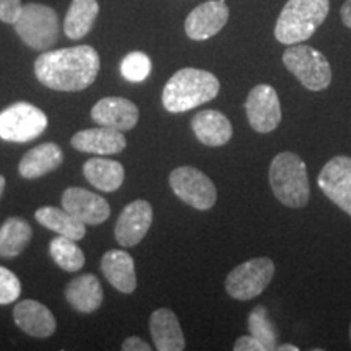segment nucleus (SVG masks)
I'll list each match as a JSON object with an SVG mask.
<instances>
[{"instance_id": "nucleus-1", "label": "nucleus", "mask_w": 351, "mask_h": 351, "mask_svg": "<svg viewBox=\"0 0 351 351\" xmlns=\"http://www.w3.org/2000/svg\"><path fill=\"white\" fill-rule=\"evenodd\" d=\"M99 67V54L95 47L85 44L43 52L34 62V73L51 90L82 91L93 85Z\"/></svg>"}, {"instance_id": "nucleus-2", "label": "nucleus", "mask_w": 351, "mask_h": 351, "mask_svg": "<svg viewBox=\"0 0 351 351\" xmlns=\"http://www.w3.org/2000/svg\"><path fill=\"white\" fill-rule=\"evenodd\" d=\"M219 80L200 69H181L163 88V106L169 112H187L217 98Z\"/></svg>"}, {"instance_id": "nucleus-3", "label": "nucleus", "mask_w": 351, "mask_h": 351, "mask_svg": "<svg viewBox=\"0 0 351 351\" xmlns=\"http://www.w3.org/2000/svg\"><path fill=\"white\" fill-rule=\"evenodd\" d=\"M330 0H288L275 25L276 41L291 46L309 39L324 23Z\"/></svg>"}, {"instance_id": "nucleus-4", "label": "nucleus", "mask_w": 351, "mask_h": 351, "mask_svg": "<svg viewBox=\"0 0 351 351\" xmlns=\"http://www.w3.org/2000/svg\"><path fill=\"white\" fill-rule=\"evenodd\" d=\"M270 187L285 207L302 208L309 202L311 187L306 163L293 152L278 153L270 163Z\"/></svg>"}, {"instance_id": "nucleus-5", "label": "nucleus", "mask_w": 351, "mask_h": 351, "mask_svg": "<svg viewBox=\"0 0 351 351\" xmlns=\"http://www.w3.org/2000/svg\"><path fill=\"white\" fill-rule=\"evenodd\" d=\"M13 26L21 41L34 51H49L59 39V16L54 8L43 3L23 5Z\"/></svg>"}, {"instance_id": "nucleus-6", "label": "nucleus", "mask_w": 351, "mask_h": 351, "mask_svg": "<svg viewBox=\"0 0 351 351\" xmlns=\"http://www.w3.org/2000/svg\"><path fill=\"white\" fill-rule=\"evenodd\" d=\"M283 64L307 90L322 91L330 85V64L327 57L314 47L306 44H291L283 52Z\"/></svg>"}, {"instance_id": "nucleus-7", "label": "nucleus", "mask_w": 351, "mask_h": 351, "mask_svg": "<svg viewBox=\"0 0 351 351\" xmlns=\"http://www.w3.org/2000/svg\"><path fill=\"white\" fill-rule=\"evenodd\" d=\"M275 275L274 261L269 257H256L234 267L226 276L228 295L238 301H251L269 287Z\"/></svg>"}, {"instance_id": "nucleus-8", "label": "nucleus", "mask_w": 351, "mask_h": 351, "mask_svg": "<svg viewBox=\"0 0 351 351\" xmlns=\"http://www.w3.org/2000/svg\"><path fill=\"white\" fill-rule=\"evenodd\" d=\"M46 127V114L29 103H15L0 112V138L5 142H32Z\"/></svg>"}, {"instance_id": "nucleus-9", "label": "nucleus", "mask_w": 351, "mask_h": 351, "mask_svg": "<svg viewBox=\"0 0 351 351\" xmlns=\"http://www.w3.org/2000/svg\"><path fill=\"white\" fill-rule=\"evenodd\" d=\"M169 186L178 199L200 212L212 208L218 197L212 179L194 166L176 168L169 174Z\"/></svg>"}, {"instance_id": "nucleus-10", "label": "nucleus", "mask_w": 351, "mask_h": 351, "mask_svg": "<svg viewBox=\"0 0 351 351\" xmlns=\"http://www.w3.org/2000/svg\"><path fill=\"white\" fill-rule=\"evenodd\" d=\"M247 121L258 134H270L282 122V106L275 88L265 83L254 86L244 104Z\"/></svg>"}, {"instance_id": "nucleus-11", "label": "nucleus", "mask_w": 351, "mask_h": 351, "mask_svg": "<svg viewBox=\"0 0 351 351\" xmlns=\"http://www.w3.org/2000/svg\"><path fill=\"white\" fill-rule=\"evenodd\" d=\"M317 186L337 207L351 217V158L335 156L324 165Z\"/></svg>"}, {"instance_id": "nucleus-12", "label": "nucleus", "mask_w": 351, "mask_h": 351, "mask_svg": "<svg viewBox=\"0 0 351 351\" xmlns=\"http://www.w3.org/2000/svg\"><path fill=\"white\" fill-rule=\"evenodd\" d=\"M228 19L230 8L226 0H208L189 13L184 28L187 36L194 41H207L225 28Z\"/></svg>"}, {"instance_id": "nucleus-13", "label": "nucleus", "mask_w": 351, "mask_h": 351, "mask_svg": "<svg viewBox=\"0 0 351 351\" xmlns=\"http://www.w3.org/2000/svg\"><path fill=\"white\" fill-rule=\"evenodd\" d=\"M153 221V208L147 200H135L122 210L114 234L122 247H134L147 236Z\"/></svg>"}, {"instance_id": "nucleus-14", "label": "nucleus", "mask_w": 351, "mask_h": 351, "mask_svg": "<svg viewBox=\"0 0 351 351\" xmlns=\"http://www.w3.org/2000/svg\"><path fill=\"white\" fill-rule=\"evenodd\" d=\"M62 207L85 225H101L111 215V207L103 197L82 187H69L64 192Z\"/></svg>"}, {"instance_id": "nucleus-15", "label": "nucleus", "mask_w": 351, "mask_h": 351, "mask_svg": "<svg viewBox=\"0 0 351 351\" xmlns=\"http://www.w3.org/2000/svg\"><path fill=\"white\" fill-rule=\"evenodd\" d=\"M138 108L130 99L121 96L103 98L91 109V119L96 124L121 132L132 130L138 122Z\"/></svg>"}, {"instance_id": "nucleus-16", "label": "nucleus", "mask_w": 351, "mask_h": 351, "mask_svg": "<svg viewBox=\"0 0 351 351\" xmlns=\"http://www.w3.org/2000/svg\"><path fill=\"white\" fill-rule=\"evenodd\" d=\"M72 147L78 152L93 155H116L127 147V140L121 130L109 127H96L77 132L70 140Z\"/></svg>"}, {"instance_id": "nucleus-17", "label": "nucleus", "mask_w": 351, "mask_h": 351, "mask_svg": "<svg viewBox=\"0 0 351 351\" xmlns=\"http://www.w3.org/2000/svg\"><path fill=\"white\" fill-rule=\"evenodd\" d=\"M13 319L21 330L36 339H47L56 332V319L46 306L33 300L19 302L13 309Z\"/></svg>"}, {"instance_id": "nucleus-18", "label": "nucleus", "mask_w": 351, "mask_h": 351, "mask_svg": "<svg viewBox=\"0 0 351 351\" xmlns=\"http://www.w3.org/2000/svg\"><path fill=\"white\" fill-rule=\"evenodd\" d=\"M150 332L158 351H182L186 348L181 324L171 309L161 307L152 314Z\"/></svg>"}, {"instance_id": "nucleus-19", "label": "nucleus", "mask_w": 351, "mask_h": 351, "mask_svg": "<svg viewBox=\"0 0 351 351\" xmlns=\"http://www.w3.org/2000/svg\"><path fill=\"white\" fill-rule=\"evenodd\" d=\"M192 130L200 143L207 147H223L232 137V125L228 117L217 109L197 112L192 119Z\"/></svg>"}, {"instance_id": "nucleus-20", "label": "nucleus", "mask_w": 351, "mask_h": 351, "mask_svg": "<svg viewBox=\"0 0 351 351\" xmlns=\"http://www.w3.org/2000/svg\"><path fill=\"white\" fill-rule=\"evenodd\" d=\"M101 269L104 276L114 288L121 293H134L137 288V275H135V263L130 254L119 249H112L104 254L101 261Z\"/></svg>"}, {"instance_id": "nucleus-21", "label": "nucleus", "mask_w": 351, "mask_h": 351, "mask_svg": "<svg viewBox=\"0 0 351 351\" xmlns=\"http://www.w3.org/2000/svg\"><path fill=\"white\" fill-rule=\"evenodd\" d=\"M64 163V153L59 145L41 143L21 158L19 171L26 179H36L51 173Z\"/></svg>"}, {"instance_id": "nucleus-22", "label": "nucleus", "mask_w": 351, "mask_h": 351, "mask_svg": "<svg viewBox=\"0 0 351 351\" xmlns=\"http://www.w3.org/2000/svg\"><path fill=\"white\" fill-rule=\"evenodd\" d=\"M65 298L78 313L91 314L103 304V288L95 275H80L67 285Z\"/></svg>"}, {"instance_id": "nucleus-23", "label": "nucleus", "mask_w": 351, "mask_h": 351, "mask_svg": "<svg viewBox=\"0 0 351 351\" xmlns=\"http://www.w3.org/2000/svg\"><path fill=\"white\" fill-rule=\"evenodd\" d=\"M83 174L91 186L103 192H114L122 186L125 178L124 166L119 161L106 158H91L83 166Z\"/></svg>"}, {"instance_id": "nucleus-24", "label": "nucleus", "mask_w": 351, "mask_h": 351, "mask_svg": "<svg viewBox=\"0 0 351 351\" xmlns=\"http://www.w3.org/2000/svg\"><path fill=\"white\" fill-rule=\"evenodd\" d=\"M38 223H41L44 228L57 232L59 236H65L73 241H80L85 238L86 234V225L80 221L72 213H69L64 208L56 207H43L36 210L34 213Z\"/></svg>"}, {"instance_id": "nucleus-25", "label": "nucleus", "mask_w": 351, "mask_h": 351, "mask_svg": "<svg viewBox=\"0 0 351 351\" xmlns=\"http://www.w3.org/2000/svg\"><path fill=\"white\" fill-rule=\"evenodd\" d=\"M99 13L98 0H72L64 21V32L70 39H82L93 28Z\"/></svg>"}, {"instance_id": "nucleus-26", "label": "nucleus", "mask_w": 351, "mask_h": 351, "mask_svg": "<svg viewBox=\"0 0 351 351\" xmlns=\"http://www.w3.org/2000/svg\"><path fill=\"white\" fill-rule=\"evenodd\" d=\"M33 238V230L25 219L12 217L0 228V257L20 256Z\"/></svg>"}, {"instance_id": "nucleus-27", "label": "nucleus", "mask_w": 351, "mask_h": 351, "mask_svg": "<svg viewBox=\"0 0 351 351\" xmlns=\"http://www.w3.org/2000/svg\"><path fill=\"white\" fill-rule=\"evenodd\" d=\"M49 254L54 262L65 271H78L85 265V254L73 239L57 236L51 241Z\"/></svg>"}, {"instance_id": "nucleus-28", "label": "nucleus", "mask_w": 351, "mask_h": 351, "mask_svg": "<svg viewBox=\"0 0 351 351\" xmlns=\"http://www.w3.org/2000/svg\"><path fill=\"white\" fill-rule=\"evenodd\" d=\"M247 328L252 337H256V339H258L265 345L267 351L276 348V345H278V333H276L275 324L271 322L269 311L265 307H254L251 314H249Z\"/></svg>"}, {"instance_id": "nucleus-29", "label": "nucleus", "mask_w": 351, "mask_h": 351, "mask_svg": "<svg viewBox=\"0 0 351 351\" xmlns=\"http://www.w3.org/2000/svg\"><path fill=\"white\" fill-rule=\"evenodd\" d=\"M152 72V60L145 52L135 51L127 54L121 62V73L127 82L140 83L147 80Z\"/></svg>"}, {"instance_id": "nucleus-30", "label": "nucleus", "mask_w": 351, "mask_h": 351, "mask_svg": "<svg viewBox=\"0 0 351 351\" xmlns=\"http://www.w3.org/2000/svg\"><path fill=\"white\" fill-rule=\"evenodd\" d=\"M21 293V283L13 271L5 267H0V306L12 304L19 300Z\"/></svg>"}, {"instance_id": "nucleus-31", "label": "nucleus", "mask_w": 351, "mask_h": 351, "mask_svg": "<svg viewBox=\"0 0 351 351\" xmlns=\"http://www.w3.org/2000/svg\"><path fill=\"white\" fill-rule=\"evenodd\" d=\"M21 8V0H0V21L13 25L19 19Z\"/></svg>"}, {"instance_id": "nucleus-32", "label": "nucleus", "mask_w": 351, "mask_h": 351, "mask_svg": "<svg viewBox=\"0 0 351 351\" xmlns=\"http://www.w3.org/2000/svg\"><path fill=\"white\" fill-rule=\"evenodd\" d=\"M232 350L234 351H267L265 345H263L258 339H256V337H252L251 333H249V335L239 337V339L234 341V345H232Z\"/></svg>"}, {"instance_id": "nucleus-33", "label": "nucleus", "mask_w": 351, "mask_h": 351, "mask_svg": "<svg viewBox=\"0 0 351 351\" xmlns=\"http://www.w3.org/2000/svg\"><path fill=\"white\" fill-rule=\"evenodd\" d=\"M124 351H150L152 346L147 341L140 339V337H129L124 343H122Z\"/></svg>"}, {"instance_id": "nucleus-34", "label": "nucleus", "mask_w": 351, "mask_h": 351, "mask_svg": "<svg viewBox=\"0 0 351 351\" xmlns=\"http://www.w3.org/2000/svg\"><path fill=\"white\" fill-rule=\"evenodd\" d=\"M341 20H343L345 26H348L351 29V0H346L343 3V7H341Z\"/></svg>"}, {"instance_id": "nucleus-35", "label": "nucleus", "mask_w": 351, "mask_h": 351, "mask_svg": "<svg viewBox=\"0 0 351 351\" xmlns=\"http://www.w3.org/2000/svg\"><path fill=\"white\" fill-rule=\"evenodd\" d=\"M275 351H300V348L291 343H287V345H276Z\"/></svg>"}, {"instance_id": "nucleus-36", "label": "nucleus", "mask_w": 351, "mask_h": 351, "mask_svg": "<svg viewBox=\"0 0 351 351\" xmlns=\"http://www.w3.org/2000/svg\"><path fill=\"white\" fill-rule=\"evenodd\" d=\"M3 189H5V178L3 176H0V197L3 194Z\"/></svg>"}, {"instance_id": "nucleus-37", "label": "nucleus", "mask_w": 351, "mask_h": 351, "mask_svg": "<svg viewBox=\"0 0 351 351\" xmlns=\"http://www.w3.org/2000/svg\"><path fill=\"white\" fill-rule=\"evenodd\" d=\"M350 339H351V326H350Z\"/></svg>"}]
</instances>
